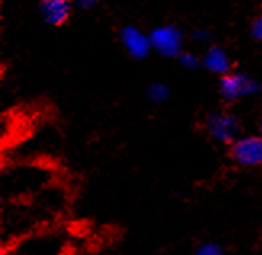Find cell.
<instances>
[{
    "mask_svg": "<svg viewBox=\"0 0 262 255\" xmlns=\"http://www.w3.org/2000/svg\"><path fill=\"white\" fill-rule=\"evenodd\" d=\"M230 157L242 167L262 166V135L238 136L230 145Z\"/></svg>",
    "mask_w": 262,
    "mask_h": 255,
    "instance_id": "6da1fadb",
    "label": "cell"
},
{
    "mask_svg": "<svg viewBox=\"0 0 262 255\" xmlns=\"http://www.w3.org/2000/svg\"><path fill=\"white\" fill-rule=\"evenodd\" d=\"M259 91V84L254 79L240 73H229L222 76L221 80V94L230 101L240 100L245 97H251Z\"/></svg>",
    "mask_w": 262,
    "mask_h": 255,
    "instance_id": "7a4b0ae2",
    "label": "cell"
},
{
    "mask_svg": "<svg viewBox=\"0 0 262 255\" xmlns=\"http://www.w3.org/2000/svg\"><path fill=\"white\" fill-rule=\"evenodd\" d=\"M153 49L163 56H179L184 47V36L174 26H161L156 28L151 34Z\"/></svg>",
    "mask_w": 262,
    "mask_h": 255,
    "instance_id": "3957f363",
    "label": "cell"
},
{
    "mask_svg": "<svg viewBox=\"0 0 262 255\" xmlns=\"http://www.w3.org/2000/svg\"><path fill=\"white\" fill-rule=\"evenodd\" d=\"M206 127H208L209 135L214 140L224 145H232L238 138V130H240L236 118L227 112L212 114L208 119Z\"/></svg>",
    "mask_w": 262,
    "mask_h": 255,
    "instance_id": "277c9868",
    "label": "cell"
},
{
    "mask_svg": "<svg viewBox=\"0 0 262 255\" xmlns=\"http://www.w3.org/2000/svg\"><path fill=\"white\" fill-rule=\"evenodd\" d=\"M121 42L124 45V49H126V52L132 58H137V60L145 58L153 49L150 36H146L145 32H142L140 29H137L134 26H127L122 29Z\"/></svg>",
    "mask_w": 262,
    "mask_h": 255,
    "instance_id": "5b68a950",
    "label": "cell"
},
{
    "mask_svg": "<svg viewBox=\"0 0 262 255\" xmlns=\"http://www.w3.org/2000/svg\"><path fill=\"white\" fill-rule=\"evenodd\" d=\"M40 13L49 25L60 26L70 18L71 13L70 0H43L40 5Z\"/></svg>",
    "mask_w": 262,
    "mask_h": 255,
    "instance_id": "8992f818",
    "label": "cell"
},
{
    "mask_svg": "<svg viewBox=\"0 0 262 255\" xmlns=\"http://www.w3.org/2000/svg\"><path fill=\"white\" fill-rule=\"evenodd\" d=\"M203 64L208 71L214 74H229L230 73V58L222 49L211 47L203 56Z\"/></svg>",
    "mask_w": 262,
    "mask_h": 255,
    "instance_id": "52a82bcc",
    "label": "cell"
},
{
    "mask_svg": "<svg viewBox=\"0 0 262 255\" xmlns=\"http://www.w3.org/2000/svg\"><path fill=\"white\" fill-rule=\"evenodd\" d=\"M193 255H227V252L217 241H201L193 250Z\"/></svg>",
    "mask_w": 262,
    "mask_h": 255,
    "instance_id": "ba28073f",
    "label": "cell"
},
{
    "mask_svg": "<svg viewBox=\"0 0 262 255\" xmlns=\"http://www.w3.org/2000/svg\"><path fill=\"white\" fill-rule=\"evenodd\" d=\"M146 97L153 103H163L169 98V88L164 84H151L146 88Z\"/></svg>",
    "mask_w": 262,
    "mask_h": 255,
    "instance_id": "9c48e42d",
    "label": "cell"
},
{
    "mask_svg": "<svg viewBox=\"0 0 262 255\" xmlns=\"http://www.w3.org/2000/svg\"><path fill=\"white\" fill-rule=\"evenodd\" d=\"M179 63L184 67H187V69H193V67H198V64L203 63V61H200V58L195 53L185 52V53L179 55Z\"/></svg>",
    "mask_w": 262,
    "mask_h": 255,
    "instance_id": "30bf717a",
    "label": "cell"
},
{
    "mask_svg": "<svg viewBox=\"0 0 262 255\" xmlns=\"http://www.w3.org/2000/svg\"><path fill=\"white\" fill-rule=\"evenodd\" d=\"M253 34L262 40V15L257 16V19L254 21V25H253Z\"/></svg>",
    "mask_w": 262,
    "mask_h": 255,
    "instance_id": "8fae6325",
    "label": "cell"
},
{
    "mask_svg": "<svg viewBox=\"0 0 262 255\" xmlns=\"http://www.w3.org/2000/svg\"><path fill=\"white\" fill-rule=\"evenodd\" d=\"M76 4H77L79 8L90 10V8H94L97 5V0H76Z\"/></svg>",
    "mask_w": 262,
    "mask_h": 255,
    "instance_id": "7c38bea8",
    "label": "cell"
},
{
    "mask_svg": "<svg viewBox=\"0 0 262 255\" xmlns=\"http://www.w3.org/2000/svg\"><path fill=\"white\" fill-rule=\"evenodd\" d=\"M195 37L200 39V40H206L209 36H208V32H206V31H198V32L195 34Z\"/></svg>",
    "mask_w": 262,
    "mask_h": 255,
    "instance_id": "4fadbf2b",
    "label": "cell"
},
{
    "mask_svg": "<svg viewBox=\"0 0 262 255\" xmlns=\"http://www.w3.org/2000/svg\"><path fill=\"white\" fill-rule=\"evenodd\" d=\"M259 133L262 135V119H260V124H259Z\"/></svg>",
    "mask_w": 262,
    "mask_h": 255,
    "instance_id": "5bb4252c",
    "label": "cell"
},
{
    "mask_svg": "<svg viewBox=\"0 0 262 255\" xmlns=\"http://www.w3.org/2000/svg\"><path fill=\"white\" fill-rule=\"evenodd\" d=\"M2 255H11V253H8L7 250H4V253H2Z\"/></svg>",
    "mask_w": 262,
    "mask_h": 255,
    "instance_id": "9a60e30c",
    "label": "cell"
}]
</instances>
